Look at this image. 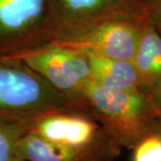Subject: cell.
<instances>
[{"label": "cell", "mask_w": 161, "mask_h": 161, "mask_svg": "<svg viewBox=\"0 0 161 161\" xmlns=\"http://www.w3.org/2000/svg\"><path fill=\"white\" fill-rule=\"evenodd\" d=\"M30 130L87 157L107 155L116 158L120 154V146L98 121L85 113H53L36 121Z\"/></svg>", "instance_id": "5"}, {"label": "cell", "mask_w": 161, "mask_h": 161, "mask_svg": "<svg viewBox=\"0 0 161 161\" xmlns=\"http://www.w3.org/2000/svg\"><path fill=\"white\" fill-rule=\"evenodd\" d=\"M56 38L49 0H0V57L17 58Z\"/></svg>", "instance_id": "3"}, {"label": "cell", "mask_w": 161, "mask_h": 161, "mask_svg": "<svg viewBox=\"0 0 161 161\" xmlns=\"http://www.w3.org/2000/svg\"><path fill=\"white\" fill-rule=\"evenodd\" d=\"M132 150V161H161V139L153 128Z\"/></svg>", "instance_id": "12"}, {"label": "cell", "mask_w": 161, "mask_h": 161, "mask_svg": "<svg viewBox=\"0 0 161 161\" xmlns=\"http://www.w3.org/2000/svg\"><path fill=\"white\" fill-rule=\"evenodd\" d=\"M84 110V91L92 80L86 56L53 43L17 58ZM88 115V114H87Z\"/></svg>", "instance_id": "6"}, {"label": "cell", "mask_w": 161, "mask_h": 161, "mask_svg": "<svg viewBox=\"0 0 161 161\" xmlns=\"http://www.w3.org/2000/svg\"><path fill=\"white\" fill-rule=\"evenodd\" d=\"M115 157L113 156H94V157H90L84 158L83 160L81 161H115Z\"/></svg>", "instance_id": "15"}, {"label": "cell", "mask_w": 161, "mask_h": 161, "mask_svg": "<svg viewBox=\"0 0 161 161\" xmlns=\"http://www.w3.org/2000/svg\"><path fill=\"white\" fill-rule=\"evenodd\" d=\"M83 54L88 60L92 80L98 84L118 91L144 89L132 62Z\"/></svg>", "instance_id": "8"}, {"label": "cell", "mask_w": 161, "mask_h": 161, "mask_svg": "<svg viewBox=\"0 0 161 161\" xmlns=\"http://www.w3.org/2000/svg\"><path fill=\"white\" fill-rule=\"evenodd\" d=\"M132 64L143 88L161 80V35L149 17L142 24Z\"/></svg>", "instance_id": "9"}, {"label": "cell", "mask_w": 161, "mask_h": 161, "mask_svg": "<svg viewBox=\"0 0 161 161\" xmlns=\"http://www.w3.org/2000/svg\"><path fill=\"white\" fill-rule=\"evenodd\" d=\"M144 90L150 96L159 117H161V80L156 81L151 85L145 87Z\"/></svg>", "instance_id": "14"}, {"label": "cell", "mask_w": 161, "mask_h": 161, "mask_svg": "<svg viewBox=\"0 0 161 161\" xmlns=\"http://www.w3.org/2000/svg\"><path fill=\"white\" fill-rule=\"evenodd\" d=\"M142 2H144V3L146 4V3H147V2H149L150 0H142Z\"/></svg>", "instance_id": "18"}, {"label": "cell", "mask_w": 161, "mask_h": 161, "mask_svg": "<svg viewBox=\"0 0 161 161\" xmlns=\"http://www.w3.org/2000/svg\"><path fill=\"white\" fill-rule=\"evenodd\" d=\"M58 112L82 111L21 59L0 57V120L31 128Z\"/></svg>", "instance_id": "1"}, {"label": "cell", "mask_w": 161, "mask_h": 161, "mask_svg": "<svg viewBox=\"0 0 161 161\" xmlns=\"http://www.w3.org/2000/svg\"><path fill=\"white\" fill-rule=\"evenodd\" d=\"M153 129L157 132V133L158 134V136H159L161 139V117H159L158 120L156 121L155 125H154V126H153Z\"/></svg>", "instance_id": "16"}, {"label": "cell", "mask_w": 161, "mask_h": 161, "mask_svg": "<svg viewBox=\"0 0 161 161\" xmlns=\"http://www.w3.org/2000/svg\"><path fill=\"white\" fill-rule=\"evenodd\" d=\"M146 6L148 17L161 35V0H150Z\"/></svg>", "instance_id": "13"}, {"label": "cell", "mask_w": 161, "mask_h": 161, "mask_svg": "<svg viewBox=\"0 0 161 161\" xmlns=\"http://www.w3.org/2000/svg\"><path fill=\"white\" fill-rule=\"evenodd\" d=\"M12 161H25V160H23V159H20V158H15V157H14V158H13V160H12Z\"/></svg>", "instance_id": "17"}, {"label": "cell", "mask_w": 161, "mask_h": 161, "mask_svg": "<svg viewBox=\"0 0 161 161\" xmlns=\"http://www.w3.org/2000/svg\"><path fill=\"white\" fill-rule=\"evenodd\" d=\"M57 38L67 40L115 20L142 23L148 17L142 0H49Z\"/></svg>", "instance_id": "4"}, {"label": "cell", "mask_w": 161, "mask_h": 161, "mask_svg": "<svg viewBox=\"0 0 161 161\" xmlns=\"http://www.w3.org/2000/svg\"><path fill=\"white\" fill-rule=\"evenodd\" d=\"M29 130L26 125L0 120V161L13 160L19 139Z\"/></svg>", "instance_id": "11"}, {"label": "cell", "mask_w": 161, "mask_h": 161, "mask_svg": "<svg viewBox=\"0 0 161 161\" xmlns=\"http://www.w3.org/2000/svg\"><path fill=\"white\" fill-rule=\"evenodd\" d=\"M14 155L25 161H81L90 158L31 130L19 139Z\"/></svg>", "instance_id": "10"}, {"label": "cell", "mask_w": 161, "mask_h": 161, "mask_svg": "<svg viewBox=\"0 0 161 161\" xmlns=\"http://www.w3.org/2000/svg\"><path fill=\"white\" fill-rule=\"evenodd\" d=\"M142 23L126 20L108 21L75 38L54 40L51 43L81 53L132 62Z\"/></svg>", "instance_id": "7"}, {"label": "cell", "mask_w": 161, "mask_h": 161, "mask_svg": "<svg viewBox=\"0 0 161 161\" xmlns=\"http://www.w3.org/2000/svg\"><path fill=\"white\" fill-rule=\"evenodd\" d=\"M84 110L97 120L116 143L132 149L159 118L145 90L118 91L93 80L84 91Z\"/></svg>", "instance_id": "2"}]
</instances>
